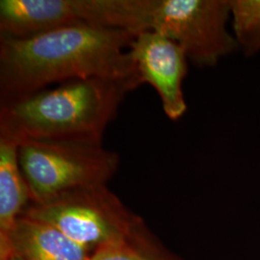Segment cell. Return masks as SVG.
Segmentation results:
<instances>
[{"label":"cell","mask_w":260,"mask_h":260,"mask_svg":"<svg viewBox=\"0 0 260 260\" xmlns=\"http://www.w3.org/2000/svg\"><path fill=\"white\" fill-rule=\"evenodd\" d=\"M101 0H1L0 38L24 39L70 25L100 26Z\"/></svg>","instance_id":"52a82bcc"},{"label":"cell","mask_w":260,"mask_h":260,"mask_svg":"<svg viewBox=\"0 0 260 260\" xmlns=\"http://www.w3.org/2000/svg\"><path fill=\"white\" fill-rule=\"evenodd\" d=\"M130 243L139 255L140 260H184L169 250L143 220L130 235Z\"/></svg>","instance_id":"8fae6325"},{"label":"cell","mask_w":260,"mask_h":260,"mask_svg":"<svg viewBox=\"0 0 260 260\" xmlns=\"http://www.w3.org/2000/svg\"><path fill=\"white\" fill-rule=\"evenodd\" d=\"M128 51L141 82L156 91L168 118H182L187 110L183 81L189 61L184 49L158 32L144 30L135 34Z\"/></svg>","instance_id":"8992f818"},{"label":"cell","mask_w":260,"mask_h":260,"mask_svg":"<svg viewBox=\"0 0 260 260\" xmlns=\"http://www.w3.org/2000/svg\"><path fill=\"white\" fill-rule=\"evenodd\" d=\"M22 215L54 225L92 252L127 240L143 221L107 184L67 191L43 204L29 205Z\"/></svg>","instance_id":"277c9868"},{"label":"cell","mask_w":260,"mask_h":260,"mask_svg":"<svg viewBox=\"0 0 260 260\" xmlns=\"http://www.w3.org/2000/svg\"><path fill=\"white\" fill-rule=\"evenodd\" d=\"M134 36L126 30L77 24L24 39H0V102L75 79L141 82L128 51Z\"/></svg>","instance_id":"6da1fadb"},{"label":"cell","mask_w":260,"mask_h":260,"mask_svg":"<svg viewBox=\"0 0 260 260\" xmlns=\"http://www.w3.org/2000/svg\"><path fill=\"white\" fill-rule=\"evenodd\" d=\"M120 160L117 152L96 140L35 139L19 144V166L31 205L76 188L107 184Z\"/></svg>","instance_id":"3957f363"},{"label":"cell","mask_w":260,"mask_h":260,"mask_svg":"<svg viewBox=\"0 0 260 260\" xmlns=\"http://www.w3.org/2000/svg\"><path fill=\"white\" fill-rule=\"evenodd\" d=\"M30 205L31 196L19 166V144L0 136V244Z\"/></svg>","instance_id":"9c48e42d"},{"label":"cell","mask_w":260,"mask_h":260,"mask_svg":"<svg viewBox=\"0 0 260 260\" xmlns=\"http://www.w3.org/2000/svg\"><path fill=\"white\" fill-rule=\"evenodd\" d=\"M233 35L247 55L260 51V0H232Z\"/></svg>","instance_id":"30bf717a"},{"label":"cell","mask_w":260,"mask_h":260,"mask_svg":"<svg viewBox=\"0 0 260 260\" xmlns=\"http://www.w3.org/2000/svg\"><path fill=\"white\" fill-rule=\"evenodd\" d=\"M9 254L21 260H89L92 251L54 225L21 215L0 244V259Z\"/></svg>","instance_id":"ba28073f"},{"label":"cell","mask_w":260,"mask_h":260,"mask_svg":"<svg viewBox=\"0 0 260 260\" xmlns=\"http://www.w3.org/2000/svg\"><path fill=\"white\" fill-rule=\"evenodd\" d=\"M230 19L232 0H154L149 30L175 41L196 67L210 68L239 48Z\"/></svg>","instance_id":"5b68a950"},{"label":"cell","mask_w":260,"mask_h":260,"mask_svg":"<svg viewBox=\"0 0 260 260\" xmlns=\"http://www.w3.org/2000/svg\"><path fill=\"white\" fill-rule=\"evenodd\" d=\"M137 79L90 77L57 84L0 102V136L19 144L25 140L103 141Z\"/></svg>","instance_id":"7a4b0ae2"},{"label":"cell","mask_w":260,"mask_h":260,"mask_svg":"<svg viewBox=\"0 0 260 260\" xmlns=\"http://www.w3.org/2000/svg\"><path fill=\"white\" fill-rule=\"evenodd\" d=\"M89 260H140L129 239L114 242L98 248Z\"/></svg>","instance_id":"7c38bea8"},{"label":"cell","mask_w":260,"mask_h":260,"mask_svg":"<svg viewBox=\"0 0 260 260\" xmlns=\"http://www.w3.org/2000/svg\"><path fill=\"white\" fill-rule=\"evenodd\" d=\"M0 260H21L18 256H16V255H14V254H9L8 256H6L5 258H3V259Z\"/></svg>","instance_id":"4fadbf2b"}]
</instances>
